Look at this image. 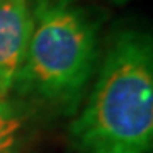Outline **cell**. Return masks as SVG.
<instances>
[{
    "label": "cell",
    "instance_id": "4",
    "mask_svg": "<svg viewBox=\"0 0 153 153\" xmlns=\"http://www.w3.org/2000/svg\"><path fill=\"white\" fill-rule=\"evenodd\" d=\"M27 116L19 102L0 99V153H16Z\"/></svg>",
    "mask_w": 153,
    "mask_h": 153
},
{
    "label": "cell",
    "instance_id": "1",
    "mask_svg": "<svg viewBox=\"0 0 153 153\" xmlns=\"http://www.w3.org/2000/svg\"><path fill=\"white\" fill-rule=\"evenodd\" d=\"M71 138L80 153H150L153 48L148 34L126 29L114 36Z\"/></svg>",
    "mask_w": 153,
    "mask_h": 153
},
{
    "label": "cell",
    "instance_id": "3",
    "mask_svg": "<svg viewBox=\"0 0 153 153\" xmlns=\"http://www.w3.org/2000/svg\"><path fill=\"white\" fill-rule=\"evenodd\" d=\"M34 27L29 0H0V99L16 87Z\"/></svg>",
    "mask_w": 153,
    "mask_h": 153
},
{
    "label": "cell",
    "instance_id": "2",
    "mask_svg": "<svg viewBox=\"0 0 153 153\" xmlns=\"http://www.w3.org/2000/svg\"><path fill=\"white\" fill-rule=\"evenodd\" d=\"M34 27L16 87L73 111L97 58V27L70 0H39Z\"/></svg>",
    "mask_w": 153,
    "mask_h": 153
},
{
    "label": "cell",
    "instance_id": "5",
    "mask_svg": "<svg viewBox=\"0 0 153 153\" xmlns=\"http://www.w3.org/2000/svg\"><path fill=\"white\" fill-rule=\"evenodd\" d=\"M112 2H116V4H123V2H126V0H112Z\"/></svg>",
    "mask_w": 153,
    "mask_h": 153
}]
</instances>
